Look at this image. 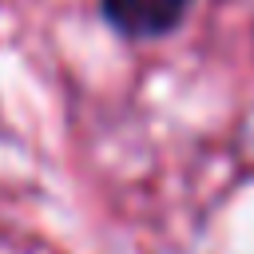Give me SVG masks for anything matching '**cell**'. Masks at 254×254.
I'll return each instance as SVG.
<instances>
[{"label":"cell","instance_id":"obj_1","mask_svg":"<svg viewBox=\"0 0 254 254\" xmlns=\"http://www.w3.org/2000/svg\"><path fill=\"white\" fill-rule=\"evenodd\" d=\"M103 16L115 32L131 40H151L183 24L190 0H99Z\"/></svg>","mask_w":254,"mask_h":254}]
</instances>
